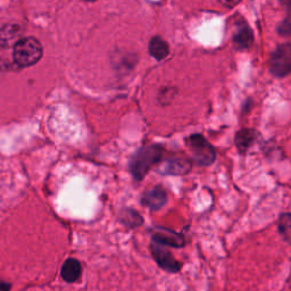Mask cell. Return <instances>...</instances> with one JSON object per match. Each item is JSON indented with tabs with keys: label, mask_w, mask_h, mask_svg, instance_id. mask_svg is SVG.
Masks as SVG:
<instances>
[{
	"label": "cell",
	"mask_w": 291,
	"mask_h": 291,
	"mask_svg": "<svg viewBox=\"0 0 291 291\" xmlns=\"http://www.w3.org/2000/svg\"><path fill=\"white\" fill-rule=\"evenodd\" d=\"M119 220L124 225L129 228H136L143 224V217L139 215V213L134 212L132 209H125L121 214Z\"/></svg>",
	"instance_id": "5bb4252c"
},
{
	"label": "cell",
	"mask_w": 291,
	"mask_h": 291,
	"mask_svg": "<svg viewBox=\"0 0 291 291\" xmlns=\"http://www.w3.org/2000/svg\"><path fill=\"white\" fill-rule=\"evenodd\" d=\"M188 147L194 162L200 166H208L215 162L216 151L202 134H192L188 139Z\"/></svg>",
	"instance_id": "3957f363"
},
{
	"label": "cell",
	"mask_w": 291,
	"mask_h": 291,
	"mask_svg": "<svg viewBox=\"0 0 291 291\" xmlns=\"http://www.w3.org/2000/svg\"><path fill=\"white\" fill-rule=\"evenodd\" d=\"M236 49H247L253 45L254 34L247 22L240 20L235 25V32L232 36Z\"/></svg>",
	"instance_id": "ba28073f"
},
{
	"label": "cell",
	"mask_w": 291,
	"mask_h": 291,
	"mask_svg": "<svg viewBox=\"0 0 291 291\" xmlns=\"http://www.w3.org/2000/svg\"><path fill=\"white\" fill-rule=\"evenodd\" d=\"M21 34V28L15 24L5 25L0 29V45L8 47L10 43H14ZM18 41V40H17Z\"/></svg>",
	"instance_id": "4fadbf2b"
},
{
	"label": "cell",
	"mask_w": 291,
	"mask_h": 291,
	"mask_svg": "<svg viewBox=\"0 0 291 291\" xmlns=\"http://www.w3.org/2000/svg\"><path fill=\"white\" fill-rule=\"evenodd\" d=\"M291 70V46L289 43L279 45L273 50L270 58V71L278 78L289 75Z\"/></svg>",
	"instance_id": "277c9868"
},
{
	"label": "cell",
	"mask_w": 291,
	"mask_h": 291,
	"mask_svg": "<svg viewBox=\"0 0 291 291\" xmlns=\"http://www.w3.org/2000/svg\"><path fill=\"white\" fill-rule=\"evenodd\" d=\"M10 290V285L7 282L0 281V291H9Z\"/></svg>",
	"instance_id": "e0dca14e"
},
{
	"label": "cell",
	"mask_w": 291,
	"mask_h": 291,
	"mask_svg": "<svg viewBox=\"0 0 291 291\" xmlns=\"http://www.w3.org/2000/svg\"><path fill=\"white\" fill-rule=\"evenodd\" d=\"M43 54L42 46L35 38L20 39L14 46L13 58L15 64L21 67L35 65L41 59Z\"/></svg>",
	"instance_id": "7a4b0ae2"
},
{
	"label": "cell",
	"mask_w": 291,
	"mask_h": 291,
	"mask_svg": "<svg viewBox=\"0 0 291 291\" xmlns=\"http://www.w3.org/2000/svg\"><path fill=\"white\" fill-rule=\"evenodd\" d=\"M151 242L172 248H182L185 243L183 235L166 228H156L152 233Z\"/></svg>",
	"instance_id": "8992f818"
},
{
	"label": "cell",
	"mask_w": 291,
	"mask_h": 291,
	"mask_svg": "<svg viewBox=\"0 0 291 291\" xmlns=\"http://www.w3.org/2000/svg\"><path fill=\"white\" fill-rule=\"evenodd\" d=\"M166 200L167 194L165 189L161 185H156V187L145 192L143 198H141V204L151 210H158L165 205Z\"/></svg>",
	"instance_id": "52a82bcc"
},
{
	"label": "cell",
	"mask_w": 291,
	"mask_h": 291,
	"mask_svg": "<svg viewBox=\"0 0 291 291\" xmlns=\"http://www.w3.org/2000/svg\"><path fill=\"white\" fill-rule=\"evenodd\" d=\"M164 148L161 145H148L141 147L130 161L129 170L136 181H141L156 164L162 161Z\"/></svg>",
	"instance_id": "6da1fadb"
},
{
	"label": "cell",
	"mask_w": 291,
	"mask_h": 291,
	"mask_svg": "<svg viewBox=\"0 0 291 291\" xmlns=\"http://www.w3.org/2000/svg\"><path fill=\"white\" fill-rule=\"evenodd\" d=\"M149 53L155 59L163 60L164 58L167 57L170 53V47L165 40L162 39L161 36L156 35L149 42Z\"/></svg>",
	"instance_id": "8fae6325"
},
{
	"label": "cell",
	"mask_w": 291,
	"mask_h": 291,
	"mask_svg": "<svg viewBox=\"0 0 291 291\" xmlns=\"http://www.w3.org/2000/svg\"><path fill=\"white\" fill-rule=\"evenodd\" d=\"M81 274L82 266L80 261L76 260V258H67L63 264V266H61V279L67 283H73L81 278Z\"/></svg>",
	"instance_id": "30bf717a"
},
{
	"label": "cell",
	"mask_w": 291,
	"mask_h": 291,
	"mask_svg": "<svg viewBox=\"0 0 291 291\" xmlns=\"http://www.w3.org/2000/svg\"><path fill=\"white\" fill-rule=\"evenodd\" d=\"M290 17H287L285 21H282L281 23H280L279 28H278V32L281 35H285V36H288L290 34Z\"/></svg>",
	"instance_id": "2e32d148"
},
{
	"label": "cell",
	"mask_w": 291,
	"mask_h": 291,
	"mask_svg": "<svg viewBox=\"0 0 291 291\" xmlns=\"http://www.w3.org/2000/svg\"><path fill=\"white\" fill-rule=\"evenodd\" d=\"M255 140H256V131L253 129H242L235 136V145L241 154L252 147Z\"/></svg>",
	"instance_id": "7c38bea8"
},
{
	"label": "cell",
	"mask_w": 291,
	"mask_h": 291,
	"mask_svg": "<svg viewBox=\"0 0 291 291\" xmlns=\"http://www.w3.org/2000/svg\"><path fill=\"white\" fill-rule=\"evenodd\" d=\"M191 170V162L184 157L171 158L163 165L161 170L162 174H170V175H182L187 174Z\"/></svg>",
	"instance_id": "9c48e42d"
},
{
	"label": "cell",
	"mask_w": 291,
	"mask_h": 291,
	"mask_svg": "<svg viewBox=\"0 0 291 291\" xmlns=\"http://www.w3.org/2000/svg\"><path fill=\"white\" fill-rule=\"evenodd\" d=\"M150 250L156 263L163 271L167 273H179L181 271L182 264L173 256L167 247L151 242Z\"/></svg>",
	"instance_id": "5b68a950"
},
{
	"label": "cell",
	"mask_w": 291,
	"mask_h": 291,
	"mask_svg": "<svg viewBox=\"0 0 291 291\" xmlns=\"http://www.w3.org/2000/svg\"><path fill=\"white\" fill-rule=\"evenodd\" d=\"M279 232L282 235V238L289 242L290 240V214H282L279 221Z\"/></svg>",
	"instance_id": "9a60e30c"
}]
</instances>
